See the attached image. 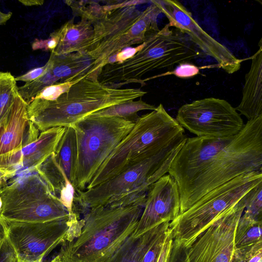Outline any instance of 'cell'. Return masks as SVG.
Instances as JSON below:
<instances>
[{
	"mask_svg": "<svg viewBox=\"0 0 262 262\" xmlns=\"http://www.w3.org/2000/svg\"><path fill=\"white\" fill-rule=\"evenodd\" d=\"M261 170L262 116L248 120L234 136L187 138L168 173L179 188V214L217 187Z\"/></svg>",
	"mask_w": 262,
	"mask_h": 262,
	"instance_id": "1",
	"label": "cell"
},
{
	"mask_svg": "<svg viewBox=\"0 0 262 262\" xmlns=\"http://www.w3.org/2000/svg\"><path fill=\"white\" fill-rule=\"evenodd\" d=\"M246 195L185 248V262H233L235 232L245 209Z\"/></svg>",
	"mask_w": 262,
	"mask_h": 262,
	"instance_id": "12",
	"label": "cell"
},
{
	"mask_svg": "<svg viewBox=\"0 0 262 262\" xmlns=\"http://www.w3.org/2000/svg\"><path fill=\"white\" fill-rule=\"evenodd\" d=\"M144 204L90 209L79 220L74 236L63 242L60 262H106L134 235Z\"/></svg>",
	"mask_w": 262,
	"mask_h": 262,
	"instance_id": "2",
	"label": "cell"
},
{
	"mask_svg": "<svg viewBox=\"0 0 262 262\" xmlns=\"http://www.w3.org/2000/svg\"><path fill=\"white\" fill-rule=\"evenodd\" d=\"M262 183V172L244 173L210 191L170 222L173 243L188 247L220 215Z\"/></svg>",
	"mask_w": 262,
	"mask_h": 262,
	"instance_id": "8",
	"label": "cell"
},
{
	"mask_svg": "<svg viewBox=\"0 0 262 262\" xmlns=\"http://www.w3.org/2000/svg\"><path fill=\"white\" fill-rule=\"evenodd\" d=\"M203 67H199L189 62H184L178 64L172 71H169L161 74L147 78L142 80V86L145 84V82L150 79L163 77L167 75H173L181 78H191L200 73V70Z\"/></svg>",
	"mask_w": 262,
	"mask_h": 262,
	"instance_id": "26",
	"label": "cell"
},
{
	"mask_svg": "<svg viewBox=\"0 0 262 262\" xmlns=\"http://www.w3.org/2000/svg\"><path fill=\"white\" fill-rule=\"evenodd\" d=\"M185 134L158 154L126 168L110 179L84 191H75L76 214L99 207L145 204L152 184L168 173L171 164L185 142Z\"/></svg>",
	"mask_w": 262,
	"mask_h": 262,
	"instance_id": "4",
	"label": "cell"
},
{
	"mask_svg": "<svg viewBox=\"0 0 262 262\" xmlns=\"http://www.w3.org/2000/svg\"><path fill=\"white\" fill-rule=\"evenodd\" d=\"M151 2L158 6L166 16L169 27L177 28L186 34L198 48L216 61L219 68L228 74H233L240 69L242 60L205 32L180 2L176 0Z\"/></svg>",
	"mask_w": 262,
	"mask_h": 262,
	"instance_id": "13",
	"label": "cell"
},
{
	"mask_svg": "<svg viewBox=\"0 0 262 262\" xmlns=\"http://www.w3.org/2000/svg\"><path fill=\"white\" fill-rule=\"evenodd\" d=\"M78 217L75 214L40 223L5 222L1 220L17 262H42L54 249L74 236Z\"/></svg>",
	"mask_w": 262,
	"mask_h": 262,
	"instance_id": "10",
	"label": "cell"
},
{
	"mask_svg": "<svg viewBox=\"0 0 262 262\" xmlns=\"http://www.w3.org/2000/svg\"><path fill=\"white\" fill-rule=\"evenodd\" d=\"M246 196L245 213L262 220V183L252 188Z\"/></svg>",
	"mask_w": 262,
	"mask_h": 262,
	"instance_id": "25",
	"label": "cell"
},
{
	"mask_svg": "<svg viewBox=\"0 0 262 262\" xmlns=\"http://www.w3.org/2000/svg\"><path fill=\"white\" fill-rule=\"evenodd\" d=\"M1 178H0V181H1Z\"/></svg>",
	"mask_w": 262,
	"mask_h": 262,
	"instance_id": "35",
	"label": "cell"
},
{
	"mask_svg": "<svg viewBox=\"0 0 262 262\" xmlns=\"http://www.w3.org/2000/svg\"><path fill=\"white\" fill-rule=\"evenodd\" d=\"M12 15V12H4L0 9V26L5 25L6 23L10 19Z\"/></svg>",
	"mask_w": 262,
	"mask_h": 262,
	"instance_id": "33",
	"label": "cell"
},
{
	"mask_svg": "<svg viewBox=\"0 0 262 262\" xmlns=\"http://www.w3.org/2000/svg\"><path fill=\"white\" fill-rule=\"evenodd\" d=\"M18 2L26 6H40L44 3V1L41 0H19Z\"/></svg>",
	"mask_w": 262,
	"mask_h": 262,
	"instance_id": "32",
	"label": "cell"
},
{
	"mask_svg": "<svg viewBox=\"0 0 262 262\" xmlns=\"http://www.w3.org/2000/svg\"><path fill=\"white\" fill-rule=\"evenodd\" d=\"M49 262H60L59 258L56 255L55 257H54Z\"/></svg>",
	"mask_w": 262,
	"mask_h": 262,
	"instance_id": "34",
	"label": "cell"
},
{
	"mask_svg": "<svg viewBox=\"0 0 262 262\" xmlns=\"http://www.w3.org/2000/svg\"><path fill=\"white\" fill-rule=\"evenodd\" d=\"M0 219L5 222L40 223L71 214L35 169L26 171L8 183L1 179Z\"/></svg>",
	"mask_w": 262,
	"mask_h": 262,
	"instance_id": "7",
	"label": "cell"
},
{
	"mask_svg": "<svg viewBox=\"0 0 262 262\" xmlns=\"http://www.w3.org/2000/svg\"><path fill=\"white\" fill-rule=\"evenodd\" d=\"M176 119L183 128L198 137L234 136L245 125L235 108L225 100L213 97L182 105Z\"/></svg>",
	"mask_w": 262,
	"mask_h": 262,
	"instance_id": "11",
	"label": "cell"
},
{
	"mask_svg": "<svg viewBox=\"0 0 262 262\" xmlns=\"http://www.w3.org/2000/svg\"><path fill=\"white\" fill-rule=\"evenodd\" d=\"M156 108L154 105L147 103L140 99L138 101L130 100L103 108L86 117H117L135 122L139 117L137 115L138 112L142 110L154 111Z\"/></svg>",
	"mask_w": 262,
	"mask_h": 262,
	"instance_id": "22",
	"label": "cell"
},
{
	"mask_svg": "<svg viewBox=\"0 0 262 262\" xmlns=\"http://www.w3.org/2000/svg\"><path fill=\"white\" fill-rule=\"evenodd\" d=\"M51 66L47 72L42 76L31 82H26L23 85L18 87L19 95L29 104L35 97L45 87L51 85L58 81L52 74Z\"/></svg>",
	"mask_w": 262,
	"mask_h": 262,
	"instance_id": "24",
	"label": "cell"
},
{
	"mask_svg": "<svg viewBox=\"0 0 262 262\" xmlns=\"http://www.w3.org/2000/svg\"><path fill=\"white\" fill-rule=\"evenodd\" d=\"M28 105L18 93L8 115L0 124V159L19 151L38 138L39 131L28 117Z\"/></svg>",
	"mask_w": 262,
	"mask_h": 262,
	"instance_id": "16",
	"label": "cell"
},
{
	"mask_svg": "<svg viewBox=\"0 0 262 262\" xmlns=\"http://www.w3.org/2000/svg\"><path fill=\"white\" fill-rule=\"evenodd\" d=\"M158 226L132 236L106 262H142Z\"/></svg>",
	"mask_w": 262,
	"mask_h": 262,
	"instance_id": "21",
	"label": "cell"
},
{
	"mask_svg": "<svg viewBox=\"0 0 262 262\" xmlns=\"http://www.w3.org/2000/svg\"><path fill=\"white\" fill-rule=\"evenodd\" d=\"M179 188L174 179L166 174L151 185L146 198L134 236L140 235L165 222H170L180 212Z\"/></svg>",
	"mask_w": 262,
	"mask_h": 262,
	"instance_id": "14",
	"label": "cell"
},
{
	"mask_svg": "<svg viewBox=\"0 0 262 262\" xmlns=\"http://www.w3.org/2000/svg\"><path fill=\"white\" fill-rule=\"evenodd\" d=\"M51 66V61L49 59L45 65L31 69L27 73L15 77L16 81H21L26 82H31L43 75Z\"/></svg>",
	"mask_w": 262,
	"mask_h": 262,
	"instance_id": "29",
	"label": "cell"
},
{
	"mask_svg": "<svg viewBox=\"0 0 262 262\" xmlns=\"http://www.w3.org/2000/svg\"><path fill=\"white\" fill-rule=\"evenodd\" d=\"M52 155L72 184L76 167L77 149L76 135L72 126L66 127Z\"/></svg>",
	"mask_w": 262,
	"mask_h": 262,
	"instance_id": "20",
	"label": "cell"
},
{
	"mask_svg": "<svg viewBox=\"0 0 262 262\" xmlns=\"http://www.w3.org/2000/svg\"><path fill=\"white\" fill-rule=\"evenodd\" d=\"M251 65L245 75L242 100L235 110L248 120L262 116V44L251 57Z\"/></svg>",
	"mask_w": 262,
	"mask_h": 262,
	"instance_id": "17",
	"label": "cell"
},
{
	"mask_svg": "<svg viewBox=\"0 0 262 262\" xmlns=\"http://www.w3.org/2000/svg\"><path fill=\"white\" fill-rule=\"evenodd\" d=\"M66 127L41 132L38 138L19 151L0 159V178L7 180L41 165L55 151Z\"/></svg>",
	"mask_w": 262,
	"mask_h": 262,
	"instance_id": "15",
	"label": "cell"
},
{
	"mask_svg": "<svg viewBox=\"0 0 262 262\" xmlns=\"http://www.w3.org/2000/svg\"><path fill=\"white\" fill-rule=\"evenodd\" d=\"M185 248L177 246L172 242V248L167 262H185Z\"/></svg>",
	"mask_w": 262,
	"mask_h": 262,
	"instance_id": "30",
	"label": "cell"
},
{
	"mask_svg": "<svg viewBox=\"0 0 262 262\" xmlns=\"http://www.w3.org/2000/svg\"><path fill=\"white\" fill-rule=\"evenodd\" d=\"M93 35V27L88 20L81 19L76 24L73 20L67 21L50 35L58 41L51 54L55 55L75 52L84 54Z\"/></svg>",
	"mask_w": 262,
	"mask_h": 262,
	"instance_id": "18",
	"label": "cell"
},
{
	"mask_svg": "<svg viewBox=\"0 0 262 262\" xmlns=\"http://www.w3.org/2000/svg\"><path fill=\"white\" fill-rule=\"evenodd\" d=\"M145 1H124L105 6L106 11L92 23L93 38L84 54L92 60L88 78L98 80L110 57L136 44H141L159 31L157 18L161 13L154 3L144 10L136 7Z\"/></svg>",
	"mask_w": 262,
	"mask_h": 262,
	"instance_id": "3",
	"label": "cell"
},
{
	"mask_svg": "<svg viewBox=\"0 0 262 262\" xmlns=\"http://www.w3.org/2000/svg\"><path fill=\"white\" fill-rule=\"evenodd\" d=\"M262 220L244 212L236 226L233 262H239L247 253L262 244Z\"/></svg>",
	"mask_w": 262,
	"mask_h": 262,
	"instance_id": "19",
	"label": "cell"
},
{
	"mask_svg": "<svg viewBox=\"0 0 262 262\" xmlns=\"http://www.w3.org/2000/svg\"><path fill=\"white\" fill-rule=\"evenodd\" d=\"M141 48V45L136 47L126 48L116 54V63H121L133 57Z\"/></svg>",
	"mask_w": 262,
	"mask_h": 262,
	"instance_id": "31",
	"label": "cell"
},
{
	"mask_svg": "<svg viewBox=\"0 0 262 262\" xmlns=\"http://www.w3.org/2000/svg\"><path fill=\"white\" fill-rule=\"evenodd\" d=\"M81 79H82L80 78L73 81L56 82L46 86L34 98L41 99L47 101H54L57 99L61 94L67 92L73 84Z\"/></svg>",
	"mask_w": 262,
	"mask_h": 262,
	"instance_id": "27",
	"label": "cell"
},
{
	"mask_svg": "<svg viewBox=\"0 0 262 262\" xmlns=\"http://www.w3.org/2000/svg\"><path fill=\"white\" fill-rule=\"evenodd\" d=\"M135 123L119 117L103 116L85 117L71 126L77 149L72 183L75 191L86 190L100 166Z\"/></svg>",
	"mask_w": 262,
	"mask_h": 262,
	"instance_id": "9",
	"label": "cell"
},
{
	"mask_svg": "<svg viewBox=\"0 0 262 262\" xmlns=\"http://www.w3.org/2000/svg\"><path fill=\"white\" fill-rule=\"evenodd\" d=\"M0 262H17L15 254L7 240L4 226L1 219Z\"/></svg>",
	"mask_w": 262,
	"mask_h": 262,
	"instance_id": "28",
	"label": "cell"
},
{
	"mask_svg": "<svg viewBox=\"0 0 262 262\" xmlns=\"http://www.w3.org/2000/svg\"><path fill=\"white\" fill-rule=\"evenodd\" d=\"M18 93L15 77L9 72H0V124L7 118Z\"/></svg>",
	"mask_w": 262,
	"mask_h": 262,
	"instance_id": "23",
	"label": "cell"
},
{
	"mask_svg": "<svg viewBox=\"0 0 262 262\" xmlns=\"http://www.w3.org/2000/svg\"><path fill=\"white\" fill-rule=\"evenodd\" d=\"M184 132L160 104L155 110L137 119L132 130L100 166L86 190L158 154Z\"/></svg>",
	"mask_w": 262,
	"mask_h": 262,
	"instance_id": "6",
	"label": "cell"
},
{
	"mask_svg": "<svg viewBox=\"0 0 262 262\" xmlns=\"http://www.w3.org/2000/svg\"><path fill=\"white\" fill-rule=\"evenodd\" d=\"M146 93L140 89H113L98 81L83 78L54 101L33 99L28 105L27 115L39 131L67 127L95 112Z\"/></svg>",
	"mask_w": 262,
	"mask_h": 262,
	"instance_id": "5",
	"label": "cell"
}]
</instances>
